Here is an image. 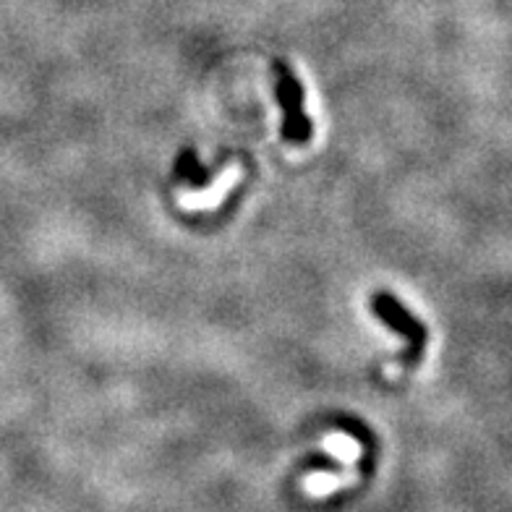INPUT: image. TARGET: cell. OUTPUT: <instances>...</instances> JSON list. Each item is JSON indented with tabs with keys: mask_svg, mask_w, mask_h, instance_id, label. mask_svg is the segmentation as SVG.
Instances as JSON below:
<instances>
[{
	"mask_svg": "<svg viewBox=\"0 0 512 512\" xmlns=\"http://www.w3.org/2000/svg\"><path fill=\"white\" fill-rule=\"evenodd\" d=\"M275 79H277V100H280V108H283V139L293 147H301V144H309L311 136H314V128H311V118L304 110V87L301 81L293 76L285 63H275Z\"/></svg>",
	"mask_w": 512,
	"mask_h": 512,
	"instance_id": "6da1fadb",
	"label": "cell"
},
{
	"mask_svg": "<svg viewBox=\"0 0 512 512\" xmlns=\"http://www.w3.org/2000/svg\"><path fill=\"white\" fill-rule=\"evenodd\" d=\"M371 309H374V314H377L387 327H392V330L400 332V335L405 337L408 351L403 353V366H408V369L416 366L418 358H421V353H424L426 348L424 324L416 322V319L398 304V298L392 296V293H387V290H379L377 296H374V301H371Z\"/></svg>",
	"mask_w": 512,
	"mask_h": 512,
	"instance_id": "7a4b0ae2",
	"label": "cell"
}]
</instances>
